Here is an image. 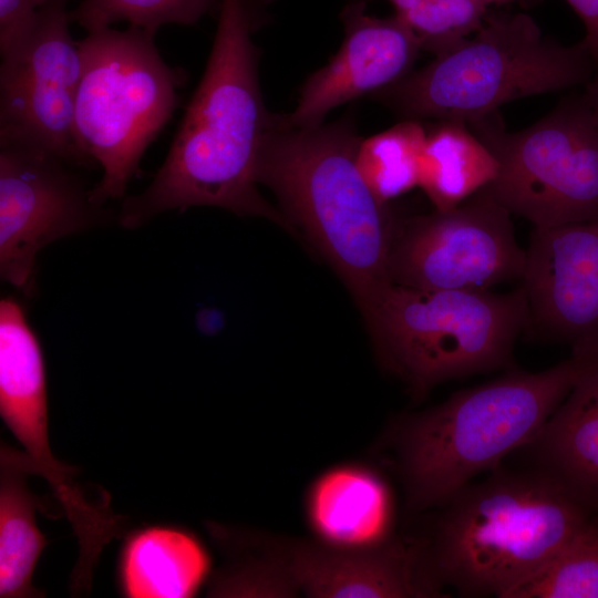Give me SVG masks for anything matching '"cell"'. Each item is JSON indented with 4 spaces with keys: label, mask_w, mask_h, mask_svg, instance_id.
I'll return each instance as SVG.
<instances>
[{
    "label": "cell",
    "mask_w": 598,
    "mask_h": 598,
    "mask_svg": "<svg viewBox=\"0 0 598 598\" xmlns=\"http://www.w3.org/2000/svg\"><path fill=\"white\" fill-rule=\"evenodd\" d=\"M69 0L38 10L1 52L0 143L35 147L66 163H87L74 137L82 61L70 33Z\"/></svg>",
    "instance_id": "8fae6325"
},
{
    "label": "cell",
    "mask_w": 598,
    "mask_h": 598,
    "mask_svg": "<svg viewBox=\"0 0 598 598\" xmlns=\"http://www.w3.org/2000/svg\"><path fill=\"white\" fill-rule=\"evenodd\" d=\"M598 360L570 358L538 372L511 370L404 417L393 445L408 504L442 507L540 431L584 372Z\"/></svg>",
    "instance_id": "3957f363"
},
{
    "label": "cell",
    "mask_w": 598,
    "mask_h": 598,
    "mask_svg": "<svg viewBox=\"0 0 598 598\" xmlns=\"http://www.w3.org/2000/svg\"><path fill=\"white\" fill-rule=\"evenodd\" d=\"M524 447L530 452L534 471L589 514L598 512V361Z\"/></svg>",
    "instance_id": "2e32d148"
},
{
    "label": "cell",
    "mask_w": 598,
    "mask_h": 598,
    "mask_svg": "<svg viewBox=\"0 0 598 598\" xmlns=\"http://www.w3.org/2000/svg\"><path fill=\"white\" fill-rule=\"evenodd\" d=\"M214 0H83L69 12L70 21L92 31L127 22L151 34L165 24L192 25L212 8Z\"/></svg>",
    "instance_id": "cb8c5ba5"
},
{
    "label": "cell",
    "mask_w": 598,
    "mask_h": 598,
    "mask_svg": "<svg viewBox=\"0 0 598 598\" xmlns=\"http://www.w3.org/2000/svg\"><path fill=\"white\" fill-rule=\"evenodd\" d=\"M578 14L585 27L582 45L598 71V0H566Z\"/></svg>",
    "instance_id": "4316f807"
},
{
    "label": "cell",
    "mask_w": 598,
    "mask_h": 598,
    "mask_svg": "<svg viewBox=\"0 0 598 598\" xmlns=\"http://www.w3.org/2000/svg\"><path fill=\"white\" fill-rule=\"evenodd\" d=\"M520 281L529 313L524 333L598 360V216L533 228Z\"/></svg>",
    "instance_id": "4fadbf2b"
},
{
    "label": "cell",
    "mask_w": 598,
    "mask_h": 598,
    "mask_svg": "<svg viewBox=\"0 0 598 598\" xmlns=\"http://www.w3.org/2000/svg\"><path fill=\"white\" fill-rule=\"evenodd\" d=\"M350 120L310 127L272 115L257 167L283 215L323 255L360 309L388 282L395 221L363 179Z\"/></svg>",
    "instance_id": "7a4b0ae2"
},
{
    "label": "cell",
    "mask_w": 598,
    "mask_h": 598,
    "mask_svg": "<svg viewBox=\"0 0 598 598\" xmlns=\"http://www.w3.org/2000/svg\"><path fill=\"white\" fill-rule=\"evenodd\" d=\"M154 38L135 27H104L78 41L82 71L74 137L86 162L103 169L91 189L97 205L124 195L145 150L177 106L183 75L162 59Z\"/></svg>",
    "instance_id": "52a82bcc"
},
{
    "label": "cell",
    "mask_w": 598,
    "mask_h": 598,
    "mask_svg": "<svg viewBox=\"0 0 598 598\" xmlns=\"http://www.w3.org/2000/svg\"><path fill=\"white\" fill-rule=\"evenodd\" d=\"M442 508L421 547L433 579L464 597L506 598L594 515L543 474L501 466Z\"/></svg>",
    "instance_id": "277c9868"
},
{
    "label": "cell",
    "mask_w": 598,
    "mask_h": 598,
    "mask_svg": "<svg viewBox=\"0 0 598 598\" xmlns=\"http://www.w3.org/2000/svg\"><path fill=\"white\" fill-rule=\"evenodd\" d=\"M595 72L581 42L564 45L526 13L491 10L471 37L375 97L404 120L470 124L517 99L585 85Z\"/></svg>",
    "instance_id": "5b68a950"
},
{
    "label": "cell",
    "mask_w": 598,
    "mask_h": 598,
    "mask_svg": "<svg viewBox=\"0 0 598 598\" xmlns=\"http://www.w3.org/2000/svg\"><path fill=\"white\" fill-rule=\"evenodd\" d=\"M52 0H0V52L31 24L39 9Z\"/></svg>",
    "instance_id": "484cf974"
},
{
    "label": "cell",
    "mask_w": 598,
    "mask_h": 598,
    "mask_svg": "<svg viewBox=\"0 0 598 598\" xmlns=\"http://www.w3.org/2000/svg\"><path fill=\"white\" fill-rule=\"evenodd\" d=\"M299 590L286 559H258L231 566L213 581L215 597H291Z\"/></svg>",
    "instance_id": "d4e9b609"
},
{
    "label": "cell",
    "mask_w": 598,
    "mask_h": 598,
    "mask_svg": "<svg viewBox=\"0 0 598 598\" xmlns=\"http://www.w3.org/2000/svg\"><path fill=\"white\" fill-rule=\"evenodd\" d=\"M209 569V555L193 533L174 525H150L126 535L117 584L128 598H189Z\"/></svg>",
    "instance_id": "e0dca14e"
},
{
    "label": "cell",
    "mask_w": 598,
    "mask_h": 598,
    "mask_svg": "<svg viewBox=\"0 0 598 598\" xmlns=\"http://www.w3.org/2000/svg\"><path fill=\"white\" fill-rule=\"evenodd\" d=\"M308 512L317 534L333 547L365 548L386 539L392 506L380 476L360 466H342L317 480Z\"/></svg>",
    "instance_id": "ac0fdd59"
},
{
    "label": "cell",
    "mask_w": 598,
    "mask_h": 598,
    "mask_svg": "<svg viewBox=\"0 0 598 598\" xmlns=\"http://www.w3.org/2000/svg\"><path fill=\"white\" fill-rule=\"evenodd\" d=\"M65 164L40 148L0 143V275L27 293L44 246L106 217Z\"/></svg>",
    "instance_id": "7c38bea8"
},
{
    "label": "cell",
    "mask_w": 598,
    "mask_h": 598,
    "mask_svg": "<svg viewBox=\"0 0 598 598\" xmlns=\"http://www.w3.org/2000/svg\"><path fill=\"white\" fill-rule=\"evenodd\" d=\"M584 86L581 97L598 128V71L595 72L592 79Z\"/></svg>",
    "instance_id": "83f0119b"
},
{
    "label": "cell",
    "mask_w": 598,
    "mask_h": 598,
    "mask_svg": "<svg viewBox=\"0 0 598 598\" xmlns=\"http://www.w3.org/2000/svg\"><path fill=\"white\" fill-rule=\"evenodd\" d=\"M300 591L316 598L442 596L421 545L385 539L365 548L297 546L286 559Z\"/></svg>",
    "instance_id": "9a60e30c"
},
{
    "label": "cell",
    "mask_w": 598,
    "mask_h": 598,
    "mask_svg": "<svg viewBox=\"0 0 598 598\" xmlns=\"http://www.w3.org/2000/svg\"><path fill=\"white\" fill-rule=\"evenodd\" d=\"M506 598H598V517L594 515Z\"/></svg>",
    "instance_id": "7402d4cb"
},
{
    "label": "cell",
    "mask_w": 598,
    "mask_h": 598,
    "mask_svg": "<svg viewBox=\"0 0 598 598\" xmlns=\"http://www.w3.org/2000/svg\"><path fill=\"white\" fill-rule=\"evenodd\" d=\"M525 267L511 213L484 187L452 209L396 225L386 272L411 288L483 291L522 280Z\"/></svg>",
    "instance_id": "30bf717a"
},
{
    "label": "cell",
    "mask_w": 598,
    "mask_h": 598,
    "mask_svg": "<svg viewBox=\"0 0 598 598\" xmlns=\"http://www.w3.org/2000/svg\"><path fill=\"white\" fill-rule=\"evenodd\" d=\"M0 415L23 446L31 473L48 482L66 514L80 548L70 589L76 596L89 594L101 551L122 536L126 523L113 512L107 492L85 487L75 467L53 456L41 347L22 307L10 298L0 302Z\"/></svg>",
    "instance_id": "9c48e42d"
},
{
    "label": "cell",
    "mask_w": 598,
    "mask_h": 598,
    "mask_svg": "<svg viewBox=\"0 0 598 598\" xmlns=\"http://www.w3.org/2000/svg\"><path fill=\"white\" fill-rule=\"evenodd\" d=\"M346 35L337 54L308 78L295 110L283 115L296 127L323 123L334 107L377 94L412 71L422 50L417 38L396 17L377 18L362 2L343 12Z\"/></svg>",
    "instance_id": "5bb4252c"
},
{
    "label": "cell",
    "mask_w": 598,
    "mask_h": 598,
    "mask_svg": "<svg viewBox=\"0 0 598 598\" xmlns=\"http://www.w3.org/2000/svg\"><path fill=\"white\" fill-rule=\"evenodd\" d=\"M32 474L24 452L1 445L0 453V597H40L32 585L33 571L47 545L37 526L41 501L32 494Z\"/></svg>",
    "instance_id": "d6986e66"
},
{
    "label": "cell",
    "mask_w": 598,
    "mask_h": 598,
    "mask_svg": "<svg viewBox=\"0 0 598 598\" xmlns=\"http://www.w3.org/2000/svg\"><path fill=\"white\" fill-rule=\"evenodd\" d=\"M361 311L384 365L417 396L446 381L509 368L529 317L522 285L498 293L389 282Z\"/></svg>",
    "instance_id": "8992f818"
},
{
    "label": "cell",
    "mask_w": 598,
    "mask_h": 598,
    "mask_svg": "<svg viewBox=\"0 0 598 598\" xmlns=\"http://www.w3.org/2000/svg\"><path fill=\"white\" fill-rule=\"evenodd\" d=\"M426 131L416 120H404L362 138L357 165L369 188L382 203L411 190L419 183V163Z\"/></svg>",
    "instance_id": "44dd1931"
},
{
    "label": "cell",
    "mask_w": 598,
    "mask_h": 598,
    "mask_svg": "<svg viewBox=\"0 0 598 598\" xmlns=\"http://www.w3.org/2000/svg\"><path fill=\"white\" fill-rule=\"evenodd\" d=\"M422 50L442 54L471 37L495 4L522 0H386Z\"/></svg>",
    "instance_id": "603a6c76"
},
{
    "label": "cell",
    "mask_w": 598,
    "mask_h": 598,
    "mask_svg": "<svg viewBox=\"0 0 598 598\" xmlns=\"http://www.w3.org/2000/svg\"><path fill=\"white\" fill-rule=\"evenodd\" d=\"M467 125L498 164L485 188L511 214L538 229L598 216V128L581 94L517 132L495 113Z\"/></svg>",
    "instance_id": "ba28073f"
},
{
    "label": "cell",
    "mask_w": 598,
    "mask_h": 598,
    "mask_svg": "<svg viewBox=\"0 0 598 598\" xmlns=\"http://www.w3.org/2000/svg\"><path fill=\"white\" fill-rule=\"evenodd\" d=\"M265 0H220L207 64L152 183L127 197L118 220L134 228L172 209L214 206L265 217L296 234L259 193L257 167L272 114L264 103L252 41Z\"/></svg>",
    "instance_id": "6da1fadb"
},
{
    "label": "cell",
    "mask_w": 598,
    "mask_h": 598,
    "mask_svg": "<svg viewBox=\"0 0 598 598\" xmlns=\"http://www.w3.org/2000/svg\"><path fill=\"white\" fill-rule=\"evenodd\" d=\"M498 164L488 147L460 121H440L429 132L417 186L435 210H448L487 186Z\"/></svg>",
    "instance_id": "ffe728a7"
}]
</instances>
